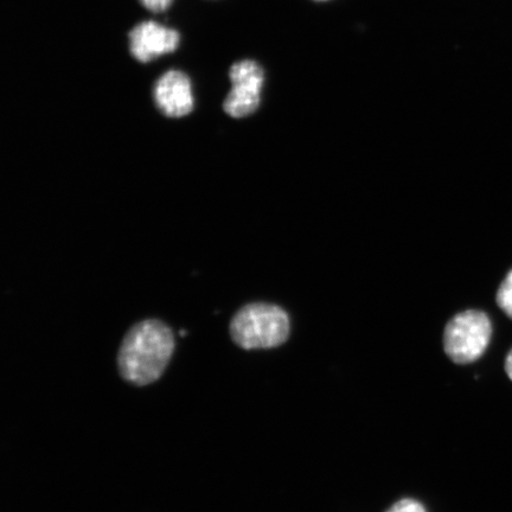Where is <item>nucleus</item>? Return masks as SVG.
<instances>
[{
    "label": "nucleus",
    "instance_id": "obj_7",
    "mask_svg": "<svg viewBox=\"0 0 512 512\" xmlns=\"http://www.w3.org/2000/svg\"><path fill=\"white\" fill-rule=\"evenodd\" d=\"M497 304L512 319V271L504 279L497 292Z\"/></svg>",
    "mask_w": 512,
    "mask_h": 512
},
{
    "label": "nucleus",
    "instance_id": "obj_2",
    "mask_svg": "<svg viewBox=\"0 0 512 512\" xmlns=\"http://www.w3.org/2000/svg\"><path fill=\"white\" fill-rule=\"evenodd\" d=\"M290 318L277 305L247 304L230 320L233 342L245 350L272 349L284 344L290 336Z\"/></svg>",
    "mask_w": 512,
    "mask_h": 512
},
{
    "label": "nucleus",
    "instance_id": "obj_5",
    "mask_svg": "<svg viewBox=\"0 0 512 512\" xmlns=\"http://www.w3.org/2000/svg\"><path fill=\"white\" fill-rule=\"evenodd\" d=\"M153 100L165 117L182 118L194 110V96L187 74L169 70L153 86Z\"/></svg>",
    "mask_w": 512,
    "mask_h": 512
},
{
    "label": "nucleus",
    "instance_id": "obj_9",
    "mask_svg": "<svg viewBox=\"0 0 512 512\" xmlns=\"http://www.w3.org/2000/svg\"><path fill=\"white\" fill-rule=\"evenodd\" d=\"M139 2L142 3L146 10L159 14V12H163L169 8L172 0H139Z\"/></svg>",
    "mask_w": 512,
    "mask_h": 512
},
{
    "label": "nucleus",
    "instance_id": "obj_11",
    "mask_svg": "<svg viewBox=\"0 0 512 512\" xmlns=\"http://www.w3.org/2000/svg\"><path fill=\"white\" fill-rule=\"evenodd\" d=\"M315 2H328V0H315Z\"/></svg>",
    "mask_w": 512,
    "mask_h": 512
},
{
    "label": "nucleus",
    "instance_id": "obj_8",
    "mask_svg": "<svg viewBox=\"0 0 512 512\" xmlns=\"http://www.w3.org/2000/svg\"><path fill=\"white\" fill-rule=\"evenodd\" d=\"M387 512H426V510L421 503L414 501V499H402Z\"/></svg>",
    "mask_w": 512,
    "mask_h": 512
},
{
    "label": "nucleus",
    "instance_id": "obj_10",
    "mask_svg": "<svg viewBox=\"0 0 512 512\" xmlns=\"http://www.w3.org/2000/svg\"><path fill=\"white\" fill-rule=\"evenodd\" d=\"M505 371H507L509 379L512 381V349L507 356V361H505Z\"/></svg>",
    "mask_w": 512,
    "mask_h": 512
},
{
    "label": "nucleus",
    "instance_id": "obj_3",
    "mask_svg": "<svg viewBox=\"0 0 512 512\" xmlns=\"http://www.w3.org/2000/svg\"><path fill=\"white\" fill-rule=\"evenodd\" d=\"M492 326L482 311L459 313L446 325L444 349L457 364H469L483 356L491 341Z\"/></svg>",
    "mask_w": 512,
    "mask_h": 512
},
{
    "label": "nucleus",
    "instance_id": "obj_6",
    "mask_svg": "<svg viewBox=\"0 0 512 512\" xmlns=\"http://www.w3.org/2000/svg\"><path fill=\"white\" fill-rule=\"evenodd\" d=\"M128 40L134 59L147 63L159 56L174 53L178 48L179 34L162 24L147 21L136 25L128 35Z\"/></svg>",
    "mask_w": 512,
    "mask_h": 512
},
{
    "label": "nucleus",
    "instance_id": "obj_4",
    "mask_svg": "<svg viewBox=\"0 0 512 512\" xmlns=\"http://www.w3.org/2000/svg\"><path fill=\"white\" fill-rule=\"evenodd\" d=\"M232 89L223 102V110L230 117L240 119L253 114L260 105L265 72L258 62L242 60L229 70Z\"/></svg>",
    "mask_w": 512,
    "mask_h": 512
},
{
    "label": "nucleus",
    "instance_id": "obj_1",
    "mask_svg": "<svg viewBox=\"0 0 512 512\" xmlns=\"http://www.w3.org/2000/svg\"><path fill=\"white\" fill-rule=\"evenodd\" d=\"M175 347L174 334L162 320L145 319L133 325L119 348L120 376L134 386H149L165 373Z\"/></svg>",
    "mask_w": 512,
    "mask_h": 512
}]
</instances>
